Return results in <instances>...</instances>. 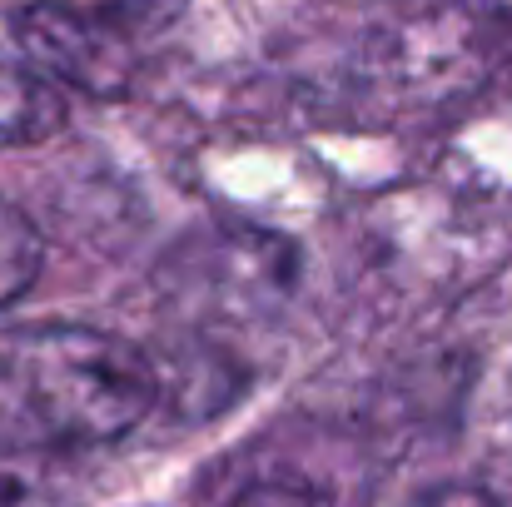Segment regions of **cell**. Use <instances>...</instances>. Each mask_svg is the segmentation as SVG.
Returning a JSON list of instances; mask_svg holds the SVG:
<instances>
[{"instance_id": "obj_1", "label": "cell", "mask_w": 512, "mask_h": 507, "mask_svg": "<svg viewBox=\"0 0 512 507\" xmlns=\"http://www.w3.org/2000/svg\"><path fill=\"white\" fill-rule=\"evenodd\" d=\"M140 343L85 324L0 334V453H70L135 433L160 403Z\"/></svg>"}, {"instance_id": "obj_2", "label": "cell", "mask_w": 512, "mask_h": 507, "mask_svg": "<svg viewBox=\"0 0 512 507\" xmlns=\"http://www.w3.org/2000/svg\"><path fill=\"white\" fill-rule=\"evenodd\" d=\"M145 5L150 0H30L15 15V45L50 85L120 100L145 70Z\"/></svg>"}, {"instance_id": "obj_3", "label": "cell", "mask_w": 512, "mask_h": 507, "mask_svg": "<svg viewBox=\"0 0 512 507\" xmlns=\"http://www.w3.org/2000/svg\"><path fill=\"white\" fill-rule=\"evenodd\" d=\"M70 100L60 85H50L40 70L0 60V150L45 145L65 130Z\"/></svg>"}, {"instance_id": "obj_4", "label": "cell", "mask_w": 512, "mask_h": 507, "mask_svg": "<svg viewBox=\"0 0 512 507\" xmlns=\"http://www.w3.org/2000/svg\"><path fill=\"white\" fill-rule=\"evenodd\" d=\"M0 507H85V493L55 453H0Z\"/></svg>"}, {"instance_id": "obj_5", "label": "cell", "mask_w": 512, "mask_h": 507, "mask_svg": "<svg viewBox=\"0 0 512 507\" xmlns=\"http://www.w3.org/2000/svg\"><path fill=\"white\" fill-rule=\"evenodd\" d=\"M40 274V229L25 209L0 199V309H10Z\"/></svg>"}, {"instance_id": "obj_6", "label": "cell", "mask_w": 512, "mask_h": 507, "mask_svg": "<svg viewBox=\"0 0 512 507\" xmlns=\"http://www.w3.org/2000/svg\"><path fill=\"white\" fill-rule=\"evenodd\" d=\"M234 507H324V498L309 493V488H299V483H259Z\"/></svg>"}]
</instances>
